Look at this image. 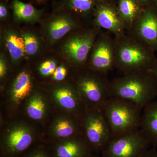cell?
<instances>
[{"label":"cell","mask_w":157,"mask_h":157,"mask_svg":"<svg viewBox=\"0 0 157 157\" xmlns=\"http://www.w3.org/2000/svg\"><path fill=\"white\" fill-rule=\"evenodd\" d=\"M109 93L110 98L130 101L142 109L157 96V82L148 72L125 74L110 84Z\"/></svg>","instance_id":"cell-1"},{"label":"cell","mask_w":157,"mask_h":157,"mask_svg":"<svg viewBox=\"0 0 157 157\" xmlns=\"http://www.w3.org/2000/svg\"><path fill=\"white\" fill-rule=\"evenodd\" d=\"M141 110L130 101L119 98H110L103 110L111 130L112 138L139 130Z\"/></svg>","instance_id":"cell-2"},{"label":"cell","mask_w":157,"mask_h":157,"mask_svg":"<svg viewBox=\"0 0 157 157\" xmlns=\"http://www.w3.org/2000/svg\"><path fill=\"white\" fill-rule=\"evenodd\" d=\"M87 112L82 122L84 138L93 151L101 152L112 138L110 127L103 109L92 108Z\"/></svg>","instance_id":"cell-3"},{"label":"cell","mask_w":157,"mask_h":157,"mask_svg":"<svg viewBox=\"0 0 157 157\" xmlns=\"http://www.w3.org/2000/svg\"><path fill=\"white\" fill-rule=\"evenodd\" d=\"M150 145L148 140L139 129L111 138L101 152L102 157H139Z\"/></svg>","instance_id":"cell-4"},{"label":"cell","mask_w":157,"mask_h":157,"mask_svg":"<svg viewBox=\"0 0 157 157\" xmlns=\"http://www.w3.org/2000/svg\"><path fill=\"white\" fill-rule=\"evenodd\" d=\"M32 128L26 124H15L4 134L1 142L3 157H17L29 149L35 141Z\"/></svg>","instance_id":"cell-5"},{"label":"cell","mask_w":157,"mask_h":157,"mask_svg":"<svg viewBox=\"0 0 157 157\" xmlns=\"http://www.w3.org/2000/svg\"><path fill=\"white\" fill-rule=\"evenodd\" d=\"M117 52L118 66L125 74L148 72L149 56L141 45L134 42H124Z\"/></svg>","instance_id":"cell-6"},{"label":"cell","mask_w":157,"mask_h":157,"mask_svg":"<svg viewBox=\"0 0 157 157\" xmlns=\"http://www.w3.org/2000/svg\"><path fill=\"white\" fill-rule=\"evenodd\" d=\"M109 85L101 78L87 75L79 79L77 90L82 100L93 108L103 109L110 98Z\"/></svg>","instance_id":"cell-7"},{"label":"cell","mask_w":157,"mask_h":157,"mask_svg":"<svg viewBox=\"0 0 157 157\" xmlns=\"http://www.w3.org/2000/svg\"><path fill=\"white\" fill-rule=\"evenodd\" d=\"M95 34L93 32H84L71 36L62 48V53L70 61L76 64L84 63L92 47Z\"/></svg>","instance_id":"cell-8"},{"label":"cell","mask_w":157,"mask_h":157,"mask_svg":"<svg viewBox=\"0 0 157 157\" xmlns=\"http://www.w3.org/2000/svg\"><path fill=\"white\" fill-rule=\"evenodd\" d=\"M78 136L59 140L52 146V157H94L84 137Z\"/></svg>","instance_id":"cell-9"},{"label":"cell","mask_w":157,"mask_h":157,"mask_svg":"<svg viewBox=\"0 0 157 157\" xmlns=\"http://www.w3.org/2000/svg\"><path fill=\"white\" fill-rule=\"evenodd\" d=\"M140 130L150 145L157 148V101H152L144 108Z\"/></svg>","instance_id":"cell-10"},{"label":"cell","mask_w":157,"mask_h":157,"mask_svg":"<svg viewBox=\"0 0 157 157\" xmlns=\"http://www.w3.org/2000/svg\"><path fill=\"white\" fill-rule=\"evenodd\" d=\"M52 95L58 104L65 109L79 111L83 107V101L78 90L71 86H57L53 90Z\"/></svg>","instance_id":"cell-11"},{"label":"cell","mask_w":157,"mask_h":157,"mask_svg":"<svg viewBox=\"0 0 157 157\" xmlns=\"http://www.w3.org/2000/svg\"><path fill=\"white\" fill-rule=\"evenodd\" d=\"M113 51L111 43L103 39L97 43L92 56L93 68L98 71L105 72L110 70L113 64Z\"/></svg>","instance_id":"cell-12"},{"label":"cell","mask_w":157,"mask_h":157,"mask_svg":"<svg viewBox=\"0 0 157 157\" xmlns=\"http://www.w3.org/2000/svg\"><path fill=\"white\" fill-rule=\"evenodd\" d=\"M75 21L68 15L62 14L52 18L47 23L46 33L51 42L58 41L76 27Z\"/></svg>","instance_id":"cell-13"},{"label":"cell","mask_w":157,"mask_h":157,"mask_svg":"<svg viewBox=\"0 0 157 157\" xmlns=\"http://www.w3.org/2000/svg\"><path fill=\"white\" fill-rule=\"evenodd\" d=\"M96 17L98 24L103 28L114 33H119L122 29L123 24L120 18L110 7L107 6L99 7Z\"/></svg>","instance_id":"cell-14"},{"label":"cell","mask_w":157,"mask_h":157,"mask_svg":"<svg viewBox=\"0 0 157 157\" xmlns=\"http://www.w3.org/2000/svg\"><path fill=\"white\" fill-rule=\"evenodd\" d=\"M137 31L141 39L150 44L157 42V18L150 12H146L140 18Z\"/></svg>","instance_id":"cell-15"},{"label":"cell","mask_w":157,"mask_h":157,"mask_svg":"<svg viewBox=\"0 0 157 157\" xmlns=\"http://www.w3.org/2000/svg\"><path fill=\"white\" fill-rule=\"evenodd\" d=\"M32 87L30 75L25 71L20 73L14 80L12 86V100L16 104H19L29 94Z\"/></svg>","instance_id":"cell-16"},{"label":"cell","mask_w":157,"mask_h":157,"mask_svg":"<svg viewBox=\"0 0 157 157\" xmlns=\"http://www.w3.org/2000/svg\"><path fill=\"white\" fill-rule=\"evenodd\" d=\"M55 137L59 140L77 136L78 125L76 121L70 118L61 117L56 119L52 125Z\"/></svg>","instance_id":"cell-17"},{"label":"cell","mask_w":157,"mask_h":157,"mask_svg":"<svg viewBox=\"0 0 157 157\" xmlns=\"http://www.w3.org/2000/svg\"><path fill=\"white\" fill-rule=\"evenodd\" d=\"M26 112L32 119L40 120L45 116L48 109L47 101L39 93H34L28 100Z\"/></svg>","instance_id":"cell-18"},{"label":"cell","mask_w":157,"mask_h":157,"mask_svg":"<svg viewBox=\"0 0 157 157\" xmlns=\"http://www.w3.org/2000/svg\"><path fill=\"white\" fill-rule=\"evenodd\" d=\"M5 42L13 60H19L24 56L25 46L23 35L15 31H9L5 36Z\"/></svg>","instance_id":"cell-19"},{"label":"cell","mask_w":157,"mask_h":157,"mask_svg":"<svg viewBox=\"0 0 157 157\" xmlns=\"http://www.w3.org/2000/svg\"><path fill=\"white\" fill-rule=\"evenodd\" d=\"M13 12L16 19L25 21H33L40 17V11L30 4L22 2L19 0H13Z\"/></svg>","instance_id":"cell-20"},{"label":"cell","mask_w":157,"mask_h":157,"mask_svg":"<svg viewBox=\"0 0 157 157\" xmlns=\"http://www.w3.org/2000/svg\"><path fill=\"white\" fill-rule=\"evenodd\" d=\"M119 9L122 18L129 23L137 17L139 10L135 0H120Z\"/></svg>","instance_id":"cell-21"},{"label":"cell","mask_w":157,"mask_h":157,"mask_svg":"<svg viewBox=\"0 0 157 157\" xmlns=\"http://www.w3.org/2000/svg\"><path fill=\"white\" fill-rule=\"evenodd\" d=\"M68 8L75 12L86 13L92 9L94 0H67Z\"/></svg>","instance_id":"cell-22"},{"label":"cell","mask_w":157,"mask_h":157,"mask_svg":"<svg viewBox=\"0 0 157 157\" xmlns=\"http://www.w3.org/2000/svg\"><path fill=\"white\" fill-rule=\"evenodd\" d=\"M25 46V53L29 56L33 55L39 48V42L35 35L31 33H26L23 35Z\"/></svg>","instance_id":"cell-23"},{"label":"cell","mask_w":157,"mask_h":157,"mask_svg":"<svg viewBox=\"0 0 157 157\" xmlns=\"http://www.w3.org/2000/svg\"><path fill=\"white\" fill-rule=\"evenodd\" d=\"M56 69L55 62L52 60H48L41 64L39 68V71L43 76H48L53 75Z\"/></svg>","instance_id":"cell-24"},{"label":"cell","mask_w":157,"mask_h":157,"mask_svg":"<svg viewBox=\"0 0 157 157\" xmlns=\"http://www.w3.org/2000/svg\"><path fill=\"white\" fill-rule=\"evenodd\" d=\"M22 157H52L48 151L42 147H36L30 151Z\"/></svg>","instance_id":"cell-25"},{"label":"cell","mask_w":157,"mask_h":157,"mask_svg":"<svg viewBox=\"0 0 157 157\" xmlns=\"http://www.w3.org/2000/svg\"><path fill=\"white\" fill-rule=\"evenodd\" d=\"M67 74V70L64 67L60 66L56 68L54 73H53L54 79L56 81H62L66 77Z\"/></svg>","instance_id":"cell-26"},{"label":"cell","mask_w":157,"mask_h":157,"mask_svg":"<svg viewBox=\"0 0 157 157\" xmlns=\"http://www.w3.org/2000/svg\"><path fill=\"white\" fill-rule=\"evenodd\" d=\"M139 157H157V150L154 147L147 149Z\"/></svg>","instance_id":"cell-27"},{"label":"cell","mask_w":157,"mask_h":157,"mask_svg":"<svg viewBox=\"0 0 157 157\" xmlns=\"http://www.w3.org/2000/svg\"><path fill=\"white\" fill-rule=\"evenodd\" d=\"M7 72V66L6 61L4 60L3 58H1L0 60V76L3 78L6 75Z\"/></svg>","instance_id":"cell-28"},{"label":"cell","mask_w":157,"mask_h":157,"mask_svg":"<svg viewBox=\"0 0 157 157\" xmlns=\"http://www.w3.org/2000/svg\"><path fill=\"white\" fill-rule=\"evenodd\" d=\"M8 15V10L5 5L1 4L0 6V18L3 19Z\"/></svg>","instance_id":"cell-29"},{"label":"cell","mask_w":157,"mask_h":157,"mask_svg":"<svg viewBox=\"0 0 157 157\" xmlns=\"http://www.w3.org/2000/svg\"><path fill=\"white\" fill-rule=\"evenodd\" d=\"M154 73V76L157 82V67L155 68Z\"/></svg>","instance_id":"cell-30"},{"label":"cell","mask_w":157,"mask_h":157,"mask_svg":"<svg viewBox=\"0 0 157 157\" xmlns=\"http://www.w3.org/2000/svg\"><path fill=\"white\" fill-rule=\"evenodd\" d=\"M35 1H36V2H37L41 3L44 2L48 1V0H35Z\"/></svg>","instance_id":"cell-31"},{"label":"cell","mask_w":157,"mask_h":157,"mask_svg":"<svg viewBox=\"0 0 157 157\" xmlns=\"http://www.w3.org/2000/svg\"><path fill=\"white\" fill-rule=\"evenodd\" d=\"M139 1H140V2H145V1H146V0H139Z\"/></svg>","instance_id":"cell-32"},{"label":"cell","mask_w":157,"mask_h":157,"mask_svg":"<svg viewBox=\"0 0 157 157\" xmlns=\"http://www.w3.org/2000/svg\"><path fill=\"white\" fill-rule=\"evenodd\" d=\"M1 1H2V0H1Z\"/></svg>","instance_id":"cell-33"}]
</instances>
